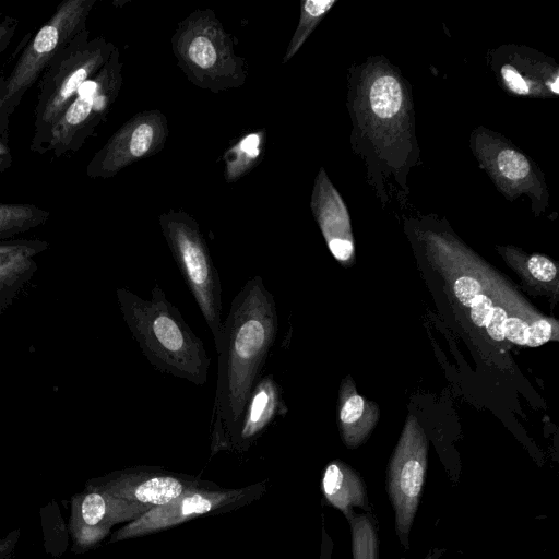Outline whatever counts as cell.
I'll return each mask as SVG.
<instances>
[{"instance_id":"cell-1","label":"cell","mask_w":559,"mask_h":559,"mask_svg":"<svg viewBox=\"0 0 559 559\" xmlns=\"http://www.w3.org/2000/svg\"><path fill=\"white\" fill-rule=\"evenodd\" d=\"M347 108L352 147L378 197L388 200V180L408 193L407 175L419 159L408 82L386 58L369 57L348 71Z\"/></svg>"},{"instance_id":"cell-2","label":"cell","mask_w":559,"mask_h":559,"mask_svg":"<svg viewBox=\"0 0 559 559\" xmlns=\"http://www.w3.org/2000/svg\"><path fill=\"white\" fill-rule=\"evenodd\" d=\"M278 332L274 296L261 276L247 281L223 321L211 417L213 448L230 443Z\"/></svg>"},{"instance_id":"cell-3","label":"cell","mask_w":559,"mask_h":559,"mask_svg":"<svg viewBox=\"0 0 559 559\" xmlns=\"http://www.w3.org/2000/svg\"><path fill=\"white\" fill-rule=\"evenodd\" d=\"M116 295L122 318L150 364L163 373L203 385L211 358L164 290L155 285L150 299L126 287Z\"/></svg>"},{"instance_id":"cell-4","label":"cell","mask_w":559,"mask_h":559,"mask_svg":"<svg viewBox=\"0 0 559 559\" xmlns=\"http://www.w3.org/2000/svg\"><path fill=\"white\" fill-rule=\"evenodd\" d=\"M115 49L103 36L91 38L86 28L57 52L38 80L32 152L45 154L52 128L82 84L104 67Z\"/></svg>"},{"instance_id":"cell-5","label":"cell","mask_w":559,"mask_h":559,"mask_svg":"<svg viewBox=\"0 0 559 559\" xmlns=\"http://www.w3.org/2000/svg\"><path fill=\"white\" fill-rule=\"evenodd\" d=\"M171 48L178 66L197 86L219 92L241 86L243 60L234 51L233 36L212 10H195L177 27Z\"/></svg>"},{"instance_id":"cell-6","label":"cell","mask_w":559,"mask_h":559,"mask_svg":"<svg viewBox=\"0 0 559 559\" xmlns=\"http://www.w3.org/2000/svg\"><path fill=\"white\" fill-rule=\"evenodd\" d=\"M159 226L174 260L210 328L215 347L222 332V285L197 221L183 211L163 213Z\"/></svg>"},{"instance_id":"cell-7","label":"cell","mask_w":559,"mask_h":559,"mask_svg":"<svg viewBox=\"0 0 559 559\" xmlns=\"http://www.w3.org/2000/svg\"><path fill=\"white\" fill-rule=\"evenodd\" d=\"M122 67L116 47L104 67L79 88L50 132L45 154L52 158L75 153L95 135L114 106L122 86Z\"/></svg>"},{"instance_id":"cell-8","label":"cell","mask_w":559,"mask_h":559,"mask_svg":"<svg viewBox=\"0 0 559 559\" xmlns=\"http://www.w3.org/2000/svg\"><path fill=\"white\" fill-rule=\"evenodd\" d=\"M95 0H64L32 37L5 79L1 109L10 118L24 94L63 47L87 28L86 22Z\"/></svg>"},{"instance_id":"cell-9","label":"cell","mask_w":559,"mask_h":559,"mask_svg":"<svg viewBox=\"0 0 559 559\" xmlns=\"http://www.w3.org/2000/svg\"><path fill=\"white\" fill-rule=\"evenodd\" d=\"M471 150L497 189L509 201L526 194L535 213L548 205L549 193L538 166L501 134L478 127L471 133Z\"/></svg>"},{"instance_id":"cell-10","label":"cell","mask_w":559,"mask_h":559,"mask_svg":"<svg viewBox=\"0 0 559 559\" xmlns=\"http://www.w3.org/2000/svg\"><path fill=\"white\" fill-rule=\"evenodd\" d=\"M168 136V123L159 110L136 114L99 148L86 167L90 178H110L131 164L159 152Z\"/></svg>"},{"instance_id":"cell-11","label":"cell","mask_w":559,"mask_h":559,"mask_svg":"<svg viewBox=\"0 0 559 559\" xmlns=\"http://www.w3.org/2000/svg\"><path fill=\"white\" fill-rule=\"evenodd\" d=\"M489 67L500 86L521 97L549 98L559 95V68L544 53L518 45L488 51Z\"/></svg>"},{"instance_id":"cell-12","label":"cell","mask_w":559,"mask_h":559,"mask_svg":"<svg viewBox=\"0 0 559 559\" xmlns=\"http://www.w3.org/2000/svg\"><path fill=\"white\" fill-rule=\"evenodd\" d=\"M148 511L146 508L85 486L70 502L68 531L71 551L81 554L95 547L114 525L131 522Z\"/></svg>"},{"instance_id":"cell-13","label":"cell","mask_w":559,"mask_h":559,"mask_svg":"<svg viewBox=\"0 0 559 559\" xmlns=\"http://www.w3.org/2000/svg\"><path fill=\"white\" fill-rule=\"evenodd\" d=\"M426 473V445L417 436L405 437L390 464L388 491L395 513V528L407 547Z\"/></svg>"},{"instance_id":"cell-14","label":"cell","mask_w":559,"mask_h":559,"mask_svg":"<svg viewBox=\"0 0 559 559\" xmlns=\"http://www.w3.org/2000/svg\"><path fill=\"white\" fill-rule=\"evenodd\" d=\"M242 497V491H214L191 488L170 502L146 511L128 522L110 537V543L133 538L180 524L193 516L206 514Z\"/></svg>"},{"instance_id":"cell-15","label":"cell","mask_w":559,"mask_h":559,"mask_svg":"<svg viewBox=\"0 0 559 559\" xmlns=\"http://www.w3.org/2000/svg\"><path fill=\"white\" fill-rule=\"evenodd\" d=\"M193 483L159 471L127 469L86 481L85 486L105 491L147 510L166 504Z\"/></svg>"},{"instance_id":"cell-16","label":"cell","mask_w":559,"mask_h":559,"mask_svg":"<svg viewBox=\"0 0 559 559\" xmlns=\"http://www.w3.org/2000/svg\"><path fill=\"white\" fill-rule=\"evenodd\" d=\"M310 205L331 253L338 261L349 260L354 243L348 210L323 167L316 177Z\"/></svg>"},{"instance_id":"cell-17","label":"cell","mask_w":559,"mask_h":559,"mask_svg":"<svg viewBox=\"0 0 559 559\" xmlns=\"http://www.w3.org/2000/svg\"><path fill=\"white\" fill-rule=\"evenodd\" d=\"M286 413L287 406L274 377H261L248 397L230 443L248 448L278 416H285Z\"/></svg>"},{"instance_id":"cell-18","label":"cell","mask_w":559,"mask_h":559,"mask_svg":"<svg viewBox=\"0 0 559 559\" xmlns=\"http://www.w3.org/2000/svg\"><path fill=\"white\" fill-rule=\"evenodd\" d=\"M48 247L40 239L0 241V314L35 275L38 269L35 258Z\"/></svg>"},{"instance_id":"cell-19","label":"cell","mask_w":559,"mask_h":559,"mask_svg":"<svg viewBox=\"0 0 559 559\" xmlns=\"http://www.w3.org/2000/svg\"><path fill=\"white\" fill-rule=\"evenodd\" d=\"M325 499L348 519L354 507L366 508V490L360 477L342 462H331L322 476Z\"/></svg>"},{"instance_id":"cell-20","label":"cell","mask_w":559,"mask_h":559,"mask_svg":"<svg viewBox=\"0 0 559 559\" xmlns=\"http://www.w3.org/2000/svg\"><path fill=\"white\" fill-rule=\"evenodd\" d=\"M50 212L28 203H0V241L44 225Z\"/></svg>"},{"instance_id":"cell-21","label":"cell","mask_w":559,"mask_h":559,"mask_svg":"<svg viewBox=\"0 0 559 559\" xmlns=\"http://www.w3.org/2000/svg\"><path fill=\"white\" fill-rule=\"evenodd\" d=\"M336 3L337 0H305L300 2L299 22L286 49L283 63L288 62L298 52L309 35Z\"/></svg>"},{"instance_id":"cell-22","label":"cell","mask_w":559,"mask_h":559,"mask_svg":"<svg viewBox=\"0 0 559 559\" xmlns=\"http://www.w3.org/2000/svg\"><path fill=\"white\" fill-rule=\"evenodd\" d=\"M46 551L55 557L62 555L69 545V531L57 503L50 502L40 510Z\"/></svg>"},{"instance_id":"cell-23","label":"cell","mask_w":559,"mask_h":559,"mask_svg":"<svg viewBox=\"0 0 559 559\" xmlns=\"http://www.w3.org/2000/svg\"><path fill=\"white\" fill-rule=\"evenodd\" d=\"M352 528L353 559H378V537L367 515L353 513L348 518Z\"/></svg>"},{"instance_id":"cell-24","label":"cell","mask_w":559,"mask_h":559,"mask_svg":"<svg viewBox=\"0 0 559 559\" xmlns=\"http://www.w3.org/2000/svg\"><path fill=\"white\" fill-rule=\"evenodd\" d=\"M261 138L258 133H253L243 138L231 151L236 152L227 162L226 177L228 180H235L241 174L249 169V165H253L258 160L260 153Z\"/></svg>"},{"instance_id":"cell-25","label":"cell","mask_w":559,"mask_h":559,"mask_svg":"<svg viewBox=\"0 0 559 559\" xmlns=\"http://www.w3.org/2000/svg\"><path fill=\"white\" fill-rule=\"evenodd\" d=\"M365 409V402L359 395L348 396L340 411V420L345 431V439L349 441L354 425L358 423Z\"/></svg>"},{"instance_id":"cell-26","label":"cell","mask_w":559,"mask_h":559,"mask_svg":"<svg viewBox=\"0 0 559 559\" xmlns=\"http://www.w3.org/2000/svg\"><path fill=\"white\" fill-rule=\"evenodd\" d=\"M454 294L460 302L465 307H471L474 299L481 294L480 283L472 276H461L453 285Z\"/></svg>"},{"instance_id":"cell-27","label":"cell","mask_w":559,"mask_h":559,"mask_svg":"<svg viewBox=\"0 0 559 559\" xmlns=\"http://www.w3.org/2000/svg\"><path fill=\"white\" fill-rule=\"evenodd\" d=\"M526 266L531 275L540 282H551L557 275L555 263L540 254L532 255Z\"/></svg>"},{"instance_id":"cell-28","label":"cell","mask_w":559,"mask_h":559,"mask_svg":"<svg viewBox=\"0 0 559 559\" xmlns=\"http://www.w3.org/2000/svg\"><path fill=\"white\" fill-rule=\"evenodd\" d=\"M469 308L473 323L478 328H485L493 308L492 300L485 294H479Z\"/></svg>"},{"instance_id":"cell-29","label":"cell","mask_w":559,"mask_h":559,"mask_svg":"<svg viewBox=\"0 0 559 559\" xmlns=\"http://www.w3.org/2000/svg\"><path fill=\"white\" fill-rule=\"evenodd\" d=\"M528 325L520 317H508L504 323V338L518 345H525Z\"/></svg>"},{"instance_id":"cell-30","label":"cell","mask_w":559,"mask_h":559,"mask_svg":"<svg viewBox=\"0 0 559 559\" xmlns=\"http://www.w3.org/2000/svg\"><path fill=\"white\" fill-rule=\"evenodd\" d=\"M550 337L551 324L546 320L539 319L528 325L525 345L537 347L548 342Z\"/></svg>"},{"instance_id":"cell-31","label":"cell","mask_w":559,"mask_h":559,"mask_svg":"<svg viewBox=\"0 0 559 559\" xmlns=\"http://www.w3.org/2000/svg\"><path fill=\"white\" fill-rule=\"evenodd\" d=\"M508 317V312L502 307L493 306L489 320L485 325L488 335L492 340H504V323Z\"/></svg>"},{"instance_id":"cell-32","label":"cell","mask_w":559,"mask_h":559,"mask_svg":"<svg viewBox=\"0 0 559 559\" xmlns=\"http://www.w3.org/2000/svg\"><path fill=\"white\" fill-rule=\"evenodd\" d=\"M0 14V56L9 47L17 28V20Z\"/></svg>"},{"instance_id":"cell-33","label":"cell","mask_w":559,"mask_h":559,"mask_svg":"<svg viewBox=\"0 0 559 559\" xmlns=\"http://www.w3.org/2000/svg\"><path fill=\"white\" fill-rule=\"evenodd\" d=\"M20 530L11 531L3 538H0V559H9L19 542Z\"/></svg>"},{"instance_id":"cell-34","label":"cell","mask_w":559,"mask_h":559,"mask_svg":"<svg viewBox=\"0 0 559 559\" xmlns=\"http://www.w3.org/2000/svg\"><path fill=\"white\" fill-rule=\"evenodd\" d=\"M4 91H5V79L0 75V139L8 140L9 141V120L10 118L7 117L2 109V100L4 97Z\"/></svg>"},{"instance_id":"cell-35","label":"cell","mask_w":559,"mask_h":559,"mask_svg":"<svg viewBox=\"0 0 559 559\" xmlns=\"http://www.w3.org/2000/svg\"><path fill=\"white\" fill-rule=\"evenodd\" d=\"M12 165V153L8 140L0 139V174Z\"/></svg>"},{"instance_id":"cell-36","label":"cell","mask_w":559,"mask_h":559,"mask_svg":"<svg viewBox=\"0 0 559 559\" xmlns=\"http://www.w3.org/2000/svg\"><path fill=\"white\" fill-rule=\"evenodd\" d=\"M426 559H432V558H430V557H427Z\"/></svg>"}]
</instances>
